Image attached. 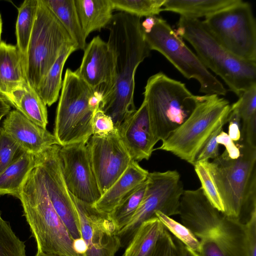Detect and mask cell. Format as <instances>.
<instances>
[{
    "mask_svg": "<svg viewBox=\"0 0 256 256\" xmlns=\"http://www.w3.org/2000/svg\"><path fill=\"white\" fill-rule=\"evenodd\" d=\"M140 20L120 12L113 15L106 27L109 30L107 42L114 58L115 78L112 89L102 98L99 108L110 117L117 129L136 110L134 100L135 74L150 54Z\"/></svg>",
    "mask_w": 256,
    "mask_h": 256,
    "instance_id": "cell-1",
    "label": "cell"
},
{
    "mask_svg": "<svg viewBox=\"0 0 256 256\" xmlns=\"http://www.w3.org/2000/svg\"><path fill=\"white\" fill-rule=\"evenodd\" d=\"M238 146V158H230L225 150L207 164L223 204L222 214L244 224L256 214V147L239 142Z\"/></svg>",
    "mask_w": 256,
    "mask_h": 256,
    "instance_id": "cell-2",
    "label": "cell"
},
{
    "mask_svg": "<svg viewBox=\"0 0 256 256\" xmlns=\"http://www.w3.org/2000/svg\"><path fill=\"white\" fill-rule=\"evenodd\" d=\"M18 198L38 252L51 256H84L76 250L74 240L54 210L35 164Z\"/></svg>",
    "mask_w": 256,
    "mask_h": 256,
    "instance_id": "cell-3",
    "label": "cell"
},
{
    "mask_svg": "<svg viewBox=\"0 0 256 256\" xmlns=\"http://www.w3.org/2000/svg\"><path fill=\"white\" fill-rule=\"evenodd\" d=\"M175 31L194 47L204 66L220 76L238 97L256 86V62L240 59L230 52L202 21L180 16Z\"/></svg>",
    "mask_w": 256,
    "mask_h": 256,
    "instance_id": "cell-4",
    "label": "cell"
},
{
    "mask_svg": "<svg viewBox=\"0 0 256 256\" xmlns=\"http://www.w3.org/2000/svg\"><path fill=\"white\" fill-rule=\"evenodd\" d=\"M143 94L156 144L165 140L184 122L198 99L184 83L162 72L148 78Z\"/></svg>",
    "mask_w": 256,
    "mask_h": 256,
    "instance_id": "cell-5",
    "label": "cell"
},
{
    "mask_svg": "<svg viewBox=\"0 0 256 256\" xmlns=\"http://www.w3.org/2000/svg\"><path fill=\"white\" fill-rule=\"evenodd\" d=\"M229 102L216 94L198 96L188 118L156 150L168 152L194 166L196 157L218 125L228 122Z\"/></svg>",
    "mask_w": 256,
    "mask_h": 256,
    "instance_id": "cell-6",
    "label": "cell"
},
{
    "mask_svg": "<svg viewBox=\"0 0 256 256\" xmlns=\"http://www.w3.org/2000/svg\"><path fill=\"white\" fill-rule=\"evenodd\" d=\"M94 93L76 71L66 70L54 130L60 146L87 143L92 136L95 110L90 106V100Z\"/></svg>",
    "mask_w": 256,
    "mask_h": 256,
    "instance_id": "cell-7",
    "label": "cell"
},
{
    "mask_svg": "<svg viewBox=\"0 0 256 256\" xmlns=\"http://www.w3.org/2000/svg\"><path fill=\"white\" fill-rule=\"evenodd\" d=\"M72 44H76L58 20L44 0H38L36 17L24 58L27 82L37 91L62 50Z\"/></svg>",
    "mask_w": 256,
    "mask_h": 256,
    "instance_id": "cell-8",
    "label": "cell"
},
{
    "mask_svg": "<svg viewBox=\"0 0 256 256\" xmlns=\"http://www.w3.org/2000/svg\"><path fill=\"white\" fill-rule=\"evenodd\" d=\"M143 34L150 50L160 52L186 78L197 80L201 92L226 94L227 90L221 82L204 66L166 20L156 17L154 26Z\"/></svg>",
    "mask_w": 256,
    "mask_h": 256,
    "instance_id": "cell-9",
    "label": "cell"
},
{
    "mask_svg": "<svg viewBox=\"0 0 256 256\" xmlns=\"http://www.w3.org/2000/svg\"><path fill=\"white\" fill-rule=\"evenodd\" d=\"M202 22L232 54L244 60L256 62V23L249 3L242 0L206 18Z\"/></svg>",
    "mask_w": 256,
    "mask_h": 256,
    "instance_id": "cell-10",
    "label": "cell"
},
{
    "mask_svg": "<svg viewBox=\"0 0 256 256\" xmlns=\"http://www.w3.org/2000/svg\"><path fill=\"white\" fill-rule=\"evenodd\" d=\"M147 186L142 200L128 224L118 232L121 248H126L145 221L160 212L170 216L178 214L184 192L180 175L175 170L149 172Z\"/></svg>",
    "mask_w": 256,
    "mask_h": 256,
    "instance_id": "cell-11",
    "label": "cell"
},
{
    "mask_svg": "<svg viewBox=\"0 0 256 256\" xmlns=\"http://www.w3.org/2000/svg\"><path fill=\"white\" fill-rule=\"evenodd\" d=\"M60 146L53 145L34 156L50 200L56 212L74 240L81 238L78 214L66 185L62 162L59 154Z\"/></svg>",
    "mask_w": 256,
    "mask_h": 256,
    "instance_id": "cell-12",
    "label": "cell"
},
{
    "mask_svg": "<svg viewBox=\"0 0 256 256\" xmlns=\"http://www.w3.org/2000/svg\"><path fill=\"white\" fill-rule=\"evenodd\" d=\"M70 194L78 214L81 238L86 246L84 256H115L121 243L118 230L108 214Z\"/></svg>",
    "mask_w": 256,
    "mask_h": 256,
    "instance_id": "cell-13",
    "label": "cell"
},
{
    "mask_svg": "<svg viewBox=\"0 0 256 256\" xmlns=\"http://www.w3.org/2000/svg\"><path fill=\"white\" fill-rule=\"evenodd\" d=\"M86 146L102 195L122 175L132 160L120 138L118 130L106 136L92 135Z\"/></svg>",
    "mask_w": 256,
    "mask_h": 256,
    "instance_id": "cell-14",
    "label": "cell"
},
{
    "mask_svg": "<svg viewBox=\"0 0 256 256\" xmlns=\"http://www.w3.org/2000/svg\"><path fill=\"white\" fill-rule=\"evenodd\" d=\"M59 154L70 192L77 199L94 204L101 197L85 143L61 146Z\"/></svg>",
    "mask_w": 256,
    "mask_h": 256,
    "instance_id": "cell-15",
    "label": "cell"
},
{
    "mask_svg": "<svg viewBox=\"0 0 256 256\" xmlns=\"http://www.w3.org/2000/svg\"><path fill=\"white\" fill-rule=\"evenodd\" d=\"M80 65L76 72L102 98L112 90L114 83L115 64L112 50L99 36L86 45Z\"/></svg>",
    "mask_w": 256,
    "mask_h": 256,
    "instance_id": "cell-16",
    "label": "cell"
},
{
    "mask_svg": "<svg viewBox=\"0 0 256 256\" xmlns=\"http://www.w3.org/2000/svg\"><path fill=\"white\" fill-rule=\"evenodd\" d=\"M178 214L182 224L200 240L217 230L224 216L210 203L201 188L184 190Z\"/></svg>",
    "mask_w": 256,
    "mask_h": 256,
    "instance_id": "cell-17",
    "label": "cell"
},
{
    "mask_svg": "<svg viewBox=\"0 0 256 256\" xmlns=\"http://www.w3.org/2000/svg\"><path fill=\"white\" fill-rule=\"evenodd\" d=\"M2 128L24 152L34 156L53 145H60L54 134L28 120L17 110L10 111Z\"/></svg>",
    "mask_w": 256,
    "mask_h": 256,
    "instance_id": "cell-18",
    "label": "cell"
},
{
    "mask_svg": "<svg viewBox=\"0 0 256 256\" xmlns=\"http://www.w3.org/2000/svg\"><path fill=\"white\" fill-rule=\"evenodd\" d=\"M118 135L132 160H148L156 145L144 102L118 128Z\"/></svg>",
    "mask_w": 256,
    "mask_h": 256,
    "instance_id": "cell-19",
    "label": "cell"
},
{
    "mask_svg": "<svg viewBox=\"0 0 256 256\" xmlns=\"http://www.w3.org/2000/svg\"><path fill=\"white\" fill-rule=\"evenodd\" d=\"M198 254L200 256H248L244 224L224 216L218 229L201 239Z\"/></svg>",
    "mask_w": 256,
    "mask_h": 256,
    "instance_id": "cell-20",
    "label": "cell"
},
{
    "mask_svg": "<svg viewBox=\"0 0 256 256\" xmlns=\"http://www.w3.org/2000/svg\"><path fill=\"white\" fill-rule=\"evenodd\" d=\"M149 172L136 161L132 160L122 175L93 206L109 214L131 190L146 181Z\"/></svg>",
    "mask_w": 256,
    "mask_h": 256,
    "instance_id": "cell-21",
    "label": "cell"
},
{
    "mask_svg": "<svg viewBox=\"0 0 256 256\" xmlns=\"http://www.w3.org/2000/svg\"><path fill=\"white\" fill-rule=\"evenodd\" d=\"M26 82L24 57L16 46L0 42V92L8 99Z\"/></svg>",
    "mask_w": 256,
    "mask_h": 256,
    "instance_id": "cell-22",
    "label": "cell"
},
{
    "mask_svg": "<svg viewBox=\"0 0 256 256\" xmlns=\"http://www.w3.org/2000/svg\"><path fill=\"white\" fill-rule=\"evenodd\" d=\"M80 22L86 38L94 31L106 28L112 20L111 0H74Z\"/></svg>",
    "mask_w": 256,
    "mask_h": 256,
    "instance_id": "cell-23",
    "label": "cell"
},
{
    "mask_svg": "<svg viewBox=\"0 0 256 256\" xmlns=\"http://www.w3.org/2000/svg\"><path fill=\"white\" fill-rule=\"evenodd\" d=\"M10 104L28 120L46 128L48 124L46 106L38 92L27 81L8 98Z\"/></svg>",
    "mask_w": 256,
    "mask_h": 256,
    "instance_id": "cell-24",
    "label": "cell"
},
{
    "mask_svg": "<svg viewBox=\"0 0 256 256\" xmlns=\"http://www.w3.org/2000/svg\"><path fill=\"white\" fill-rule=\"evenodd\" d=\"M242 0H166L162 11L182 16L198 19L206 18L240 3Z\"/></svg>",
    "mask_w": 256,
    "mask_h": 256,
    "instance_id": "cell-25",
    "label": "cell"
},
{
    "mask_svg": "<svg viewBox=\"0 0 256 256\" xmlns=\"http://www.w3.org/2000/svg\"><path fill=\"white\" fill-rule=\"evenodd\" d=\"M34 166V156L24 152L0 174V195L18 198L28 174Z\"/></svg>",
    "mask_w": 256,
    "mask_h": 256,
    "instance_id": "cell-26",
    "label": "cell"
},
{
    "mask_svg": "<svg viewBox=\"0 0 256 256\" xmlns=\"http://www.w3.org/2000/svg\"><path fill=\"white\" fill-rule=\"evenodd\" d=\"M68 32L78 50H84L86 39L80 22L74 0H44Z\"/></svg>",
    "mask_w": 256,
    "mask_h": 256,
    "instance_id": "cell-27",
    "label": "cell"
},
{
    "mask_svg": "<svg viewBox=\"0 0 256 256\" xmlns=\"http://www.w3.org/2000/svg\"><path fill=\"white\" fill-rule=\"evenodd\" d=\"M166 228L156 216L138 228L122 256H150Z\"/></svg>",
    "mask_w": 256,
    "mask_h": 256,
    "instance_id": "cell-28",
    "label": "cell"
},
{
    "mask_svg": "<svg viewBox=\"0 0 256 256\" xmlns=\"http://www.w3.org/2000/svg\"><path fill=\"white\" fill-rule=\"evenodd\" d=\"M240 120L239 142L256 147V86L244 92L232 105Z\"/></svg>",
    "mask_w": 256,
    "mask_h": 256,
    "instance_id": "cell-29",
    "label": "cell"
},
{
    "mask_svg": "<svg viewBox=\"0 0 256 256\" xmlns=\"http://www.w3.org/2000/svg\"><path fill=\"white\" fill-rule=\"evenodd\" d=\"M76 50V44L65 47L40 84L37 92L46 106H50L58 100L62 87L64 65L70 55Z\"/></svg>",
    "mask_w": 256,
    "mask_h": 256,
    "instance_id": "cell-30",
    "label": "cell"
},
{
    "mask_svg": "<svg viewBox=\"0 0 256 256\" xmlns=\"http://www.w3.org/2000/svg\"><path fill=\"white\" fill-rule=\"evenodd\" d=\"M38 6V0H25L18 8L16 24V46L24 58L34 26Z\"/></svg>",
    "mask_w": 256,
    "mask_h": 256,
    "instance_id": "cell-31",
    "label": "cell"
},
{
    "mask_svg": "<svg viewBox=\"0 0 256 256\" xmlns=\"http://www.w3.org/2000/svg\"><path fill=\"white\" fill-rule=\"evenodd\" d=\"M147 179L127 194L108 214L118 232L130 222L140 206L147 186Z\"/></svg>",
    "mask_w": 256,
    "mask_h": 256,
    "instance_id": "cell-32",
    "label": "cell"
},
{
    "mask_svg": "<svg viewBox=\"0 0 256 256\" xmlns=\"http://www.w3.org/2000/svg\"><path fill=\"white\" fill-rule=\"evenodd\" d=\"M166 0H111L114 10L138 17L158 15Z\"/></svg>",
    "mask_w": 256,
    "mask_h": 256,
    "instance_id": "cell-33",
    "label": "cell"
},
{
    "mask_svg": "<svg viewBox=\"0 0 256 256\" xmlns=\"http://www.w3.org/2000/svg\"><path fill=\"white\" fill-rule=\"evenodd\" d=\"M155 215L164 227L172 233L176 239L190 250L199 252L200 241L188 228L159 211L156 212Z\"/></svg>",
    "mask_w": 256,
    "mask_h": 256,
    "instance_id": "cell-34",
    "label": "cell"
},
{
    "mask_svg": "<svg viewBox=\"0 0 256 256\" xmlns=\"http://www.w3.org/2000/svg\"><path fill=\"white\" fill-rule=\"evenodd\" d=\"M0 256H26L24 242L15 234L0 212Z\"/></svg>",
    "mask_w": 256,
    "mask_h": 256,
    "instance_id": "cell-35",
    "label": "cell"
},
{
    "mask_svg": "<svg viewBox=\"0 0 256 256\" xmlns=\"http://www.w3.org/2000/svg\"><path fill=\"white\" fill-rule=\"evenodd\" d=\"M207 162H199L194 165L195 172L201 184L202 192L212 206L222 213L224 208L219 193L208 170Z\"/></svg>",
    "mask_w": 256,
    "mask_h": 256,
    "instance_id": "cell-36",
    "label": "cell"
},
{
    "mask_svg": "<svg viewBox=\"0 0 256 256\" xmlns=\"http://www.w3.org/2000/svg\"><path fill=\"white\" fill-rule=\"evenodd\" d=\"M24 152L0 127V174Z\"/></svg>",
    "mask_w": 256,
    "mask_h": 256,
    "instance_id": "cell-37",
    "label": "cell"
},
{
    "mask_svg": "<svg viewBox=\"0 0 256 256\" xmlns=\"http://www.w3.org/2000/svg\"><path fill=\"white\" fill-rule=\"evenodd\" d=\"M92 124L93 136H106L118 130L110 117L99 107L94 110Z\"/></svg>",
    "mask_w": 256,
    "mask_h": 256,
    "instance_id": "cell-38",
    "label": "cell"
},
{
    "mask_svg": "<svg viewBox=\"0 0 256 256\" xmlns=\"http://www.w3.org/2000/svg\"><path fill=\"white\" fill-rule=\"evenodd\" d=\"M226 124V122L220 124L212 133L198 154L194 164L199 162L208 161L210 159L214 160L218 156L219 144L216 140L217 136L222 130V128Z\"/></svg>",
    "mask_w": 256,
    "mask_h": 256,
    "instance_id": "cell-39",
    "label": "cell"
},
{
    "mask_svg": "<svg viewBox=\"0 0 256 256\" xmlns=\"http://www.w3.org/2000/svg\"><path fill=\"white\" fill-rule=\"evenodd\" d=\"M176 252L174 238L166 228L150 256H176Z\"/></svg>",
    "mask_w": 256,
    "mask_h": 256,
    "instance_id": "cell-40",
    "label": "cell"
},
{
    "mask_svg": "<svg viewBox=\"0 0 256 256\" xmlns=\"http://www.w3.org/2000/svg\"><path fill=\"white\" fill-rule=\"evenodd\" d=\"M248 256H256V214L244 224Z\"/></svg>",
    "mask_w": 256,
    "mask_h": 256,
    "instance_id": "cell-41",
    "label": "cell"
},
{
    "mask_svg": "<svg viewBox=\"0 0 256 256\" xmlns=\"http://www.w3.org/2000/svg\"><path fill=\"white\" fill-rule=\"evenodd\" d=\"M229 123L228 135L234 142L240 140V120L238 110L230 106V112L228 116Z\"/></svg>",
    "mask_w": 256,
    "mask_h": 256,
    "instance_id": "cell-42",
    "label": "cell"
},
{
    "mask_svg": "<svg viewBox=\"0 0 256 256\" xmlns=\"http://www.w3.org/2000/svg\"><path fill=\"white\" fill-rule=\"evenodd\" d=\"M218 144L224 145L228 157L231 159H236L240 154L239 148L230 138L228 134L223 130L218 134L216 138Z\"/></svg>",
    "mask_w": 256,
    "mask_h": 256,
    "instance_id": "cell-43",
    "label": "cell"
},
{
    "mask_svg": "<svg viewBox=\"0 0 256 256\" xmlns=\"http://www.w3.org/2000/svg\"><path fill=\"white\" fill-rule=\"evenodd\" d=\"M176 247V256H200L198 254L189 248L178 239L174 238Z\"/></svg>",
    "mask_w": 256,
    "mask_h": 256,
    "instance_id": "cell-44",
    "label": "cell"
},
{
    "mask_svg": "<svg viewBox=\"0 0 256 256\" xmlns=\"http://www.w3.org/2000/svg\"><path fill=\"white\" fill-rule=\"evenodd\" d=\"M10 110V104L7 98L0 92V122Z\"/></svg>",
    "mask_w": 256,
    "mask_h": 256,
    "instance_id": "cell-45",
    "label": "cell"
},
{
    "mask_svg": "<svg viewBox=\"0 0 256 256\" xmlns=\"http://www.w3.org/2000/svg\"><path fill=\"white\" fill-rule=\"evenodd\" d=\"M2 29V22L1 15L0 14V42H1V35Z\"/></svg>",
    "mask_w": 256,
    "mask_h": 256,
    "instance_id": "cell-46",
    "label": "cell"
},
{
    "mask_svg": "<svg viewBox=\"0 0 256 256\" xmlns=\"http://www.w3.org/2000/svg\"><path fill=\"white\" fill-rule=\"evenodd\" d=\"M36 256H49V255L46 254H44L42 252L38 251Z\"/></svg>",
    "mask_w": 256,
    "mask_h": 256,
    "instance_id": "cell-47",
    "label": "cell"
}]
</instances>
